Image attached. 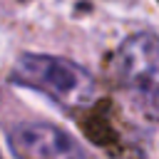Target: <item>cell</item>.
Masks as SVG:
<instances>
[{"mask_svg":"<svg viewBox=\"0 0 159 159\" xmlns=\"http://www.w3.org/2000/svg\"><path fill=\"white\" fill-rule=\"evenodd\" d=\"M12 82L50 97L65 109H80L94 99V77L75 60L57 55H20L12 67Z\"/></svg>","mask_w":159,"mask_h":159,"instance_id":"cell-1","label":"cell"},{"mask_svg":"<svg viewBox=\"0 0 159 159\" xmlns=\"http://www.w3.org/2000/svg\"><path fill=\"white\" fill-rule=\"evenodd\" d=\"M7 139L15 159H87L82 144L70 132L50 122L17 124Z\"/></svg>","mask_w":159,"mask_h":159,"instance_id":"cell-3","label":"cell"},{"mask_svg":"<svg viewBox=\"0 0 159 159\" xmlns=\"http://www.w3.org/2000/svg\"><path fill=\"white\" fill-rule=\"evenodd\" d=\"M119 2H127V0H119Z\"/></svg>","mask_w":159,"mask_h":159,"instance_id":"cell-4","label":"cell"},{"mask_svg":"<svg viewBox=\"0 0 159 159\" xmlns=\"http://www.w3.org/2000/svg\"><path fill=\"white\" fill-rule=\"evenodd\" d=\"M0 159H2V154H0Z\"/></svg>","mask_w":159,"mask_h":159,"instance_id":"cell-5","label":"cell"},{"mask_svg":"<svg viewBox=\"0 0 159 159\" xmlns=\"http://www.w3.org/2000/svg\"><path fill=\"white\" fill-rule=\"evenodd\" d=\"M114 72L134 107L159 122V35L137 32L127 37L117 50Z\"/></svg>","mask_w":159,"mask_h":159,"instance_id":"cell-2","label":"cell"}]
</instances>
